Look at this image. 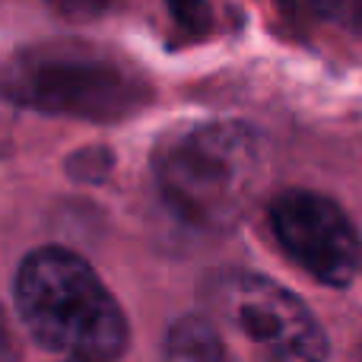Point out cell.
Here are the masks:
<instances>
[{"mask_svg":"<svg viewBox=\"0 0 362 362\" xmlns=\"http://www.w3.org/2000/svg\"><path fill=\"white\" fill-rule=\"evenodd\" d=\"M264 144L235 121L172 131L156 146V181L169 206L200 229H229L264 181Z\"/></svg>","mask_w":362,"mask_h":362,"instance_id":"1","label":"cell"},{"mask_svg":"<svg viewBox=\"0 0 362 362\" xmlns=\"http://www.w3.org/2000/svg\"><path fill=\"white\" fill-rule=\"evenodd\" d=\"M16 308L38 344L70 359L112 362L127 350L121 305L67 248H38L25 257L16 274Z\"/></svg>","mask_w":362,"mask_h":362,"instance_id":"2","label":"cell"},{"mask_svg":"<svg viewBox=\"0 0 362 362\" xmlns=\"http://www.w3.org/2000/svg\"><path fill=\"white\" fill-rule=\"evenodd\" d=\"M16 105L89 121H121L146 105L150 83L121 54L86 42H48L16 51L0 74Z\"/></svg>","mask_w":362,"mask_h":362,"instance_id":"3","label":"cell"},{"mask_svg":"<svg viewBox=\"0 0 362 362\" xmlns=\"http://www.w3.org/2000/svg\"><path fill=\"white\" fill-rule=\"evenodd\" d=\"M223 315L257 346L264 362H325L327 337L318 318L280 283L261 274H226L216 283Z\"/></svg>","mask_w":362,"mask_h":362,"instance_id":"4","label":"cell"},{"mask_svg":"<svg viewBox=\"0 0 362 362\" xmlns=\"http://www.w3.org/2000/svg\"><path fill=\"white\" fill-rule=\"evenodd\" d=\"M280 248L325 286H346L359 270V235L334 200L315 191H283L270 206Z\"/></svg>","mask_w":362,"mask_h":362,"instance_id":"5","label":"cell"},{"mask_svg":"<svg viewBox=\"0 0 362 362\" xmlns=\"http://www.w3.org/2000/svg\"><path fill=\"white\" fill-rule=\"evenodd\" d=\"M172 362H219L223 346L216 340V331L204 318H185L169 334Z\"/></svg>","mask_w":362,"mask_h":362,"instance_id":"6","label":"cell"},{"mask_svg":"<svg viewBox=\"0 0 362 362\" xmlns=\"http://www.w3.org/2000/svg\"><path fill=\"white\" fill-rule=\"evenodd\" d=\"M312 6L340 29L362 35V0H312Z\"/></svg>","mask_w":362,"mask_h":362,"instance_id":"7","label":"cell"},{"mask_svg":"<svg viewBox=\"0 0 362 362\" xmlns=\"http://www.w3.org/2000/svg\"><path fill=\"white\" fill-rule=\"evenodd\" d=\"M67 172H74L80 181H102L112 172V153L108 150H86L76 153L67 163Z\"/></svg>","mask_w":362,"mask_h":362,"instance_id":"8","label":"cell"},{"mask_svg":"<svg viewBox=\"0 0 362 362\" xmlns=\"http://www.w3.org/2000/svg\"><path fill=\"white\" fill-rule=\"evenodd\" d=\"M169 10L175 23L187 32H204L210 25V6L204 0H169Z\"/></svg>","mask_w":362,"mask_h":362,"instance_id":"9","label":"cell"},{"mask_svg":"<svg viewBox=\"0 0 362 362\" xmlns=\"http://www.w3.org/2000/svg\"><path fill=\"white\" fill-rule=\"evenodd\" d=\"M108 4L112 0H51V6L67 19H93L99 13H105Z\"/></svg>","mask_w":362,"mask_h":362,"instance_id":"10","label":"cell"},{"mask_svg":"<svg viewBox=\"0 0 362 362\" xmlns=\"http://www.w3.org/2000/svg\"><path fill=\"white\" fill-rule=\"evenodd\" d=\"M0 362H19L16 337H13V327L4 312H0Z\"/></svg>","mask_w":362,"mask_h":362,"instance_id":"11","label":"cell"},{"mask_svg":"<svg viewBox=\"0 0 362 362\" xmlns=\"http://www.w3.org/2000/svg\"><path fill=\"white\" fill-rule=\"evenodd\" d=\"M70 362H83V359H70Z\"/></svg>","mask_w":362,"mask_h":362,"instance_id":"12","label":"cell"}]
</instances>
